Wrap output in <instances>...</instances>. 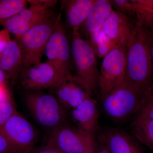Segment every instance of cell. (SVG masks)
Wrapping results in <instances>:
<instances>
[{
  "label": "cell",
  "mask_w": 153,
  "mask_h": 153,
  "mask_svg": "<svg viewBox=\"0 0 153 153\" xmlns=\"http://www.w3.org/2000/svg\"><path fill=\"white\" fill-rule=\"evenodd\" d=\"M153 28L137 17L126 46V78L143 93L153 89V65L151 49Z\"/></svg>",
  "instance_id": "cell-1"
},
{
  "label": "cell",
  "mask_w": 153,
  "mask_h": 153,
  "mask_svg": "<svg viewBox=\"0 0 153 153\" xmlns=\"http://www.w3.org/2000/svg\"><path fill=\"white\" fill-rule=\"evenodd\" d=\"M71 50L76 68L73 80L92 97L99 88L100 76L95 52L79 32H72Z\"/></svg>",
  "instance_id": "cell-2"
},
{
  "label": "cell",
  "mask_w": 153,
  "mask_h": 153,
  "mask_svg": "<svg viewBox=\"0 0 153 153\" xmlns=\"http://www.w3.org/2000/svg\"><path fill=\"white\" fill-rule=\"evenodd\" d=\"M146 94L140 91L125 77L102 99L103 110L115 120H125L137 114Z\"/></svg>",
  "instance_id": "cell-3"
},
{
  "label": "cell",
  "mask_w": 153,
  "mask_h": 153,
  "mask_svg": "<svg viewBox=\"0 0 153 153\" xmlns=\"http://www.w3.org/2000/svg\"><path fill=\"white\" fill-rule=\"evenodd\" d=\"M25 102L33 118L48 133L67 124L65 109L52 94L34 91L26 94Z\"/></svg>",
  "instance_id": "cell-4"
},
{
  "label": "cell",
  "mask_w": 153,
  "mask_h": 153,
  "mask_svg": "<svg viewBox=\"0 0 153 153\" xmlns=\"http://www.w3.org/2000/svg\"><path fill=\"white\" fill-rule=\"evenodd\" d=\"M60 21V14L16 37L23 54L22 70L41 62L49 39Z\"/></svg>",
  "instance_id": "cell-5"
},
{
  "label": "cell",
  "mask_w": 153,
  "mask_h": 153,
  "mask_svg": "<svg viewBox=\"0 0 153 153\" xmlns=\"http://www.w3.org/2000/svg\"><path fill=\"white\" fill-rule=\"evenodd\" d=\"M70 46L66 29L60 21L50 37L45 51L48 60L55 68L60 85L67 80H73Z\"/></svg>",
  "instance_id": "cell-6"
},
{
  "label": "cell",
  "mask_w": 153,
  "mask_h": 153,
  "mask_svg": "<svg viewBox=\"0 0 153 153\" xmlns=\"http://www.w3.org/2000/svg\"><path fill=\"white\" fill-rule=\"evenodd\" d=\"M47 144L65 153H93L95 137L68 124L48 133Z\"/></svg>",
  "instance_id": "cell-7"
},
{
  "label": "cell",
  "mask_w": 153,
  "mask_h": 153,
  "mask_svg": "<svg viewBox=\"0 0 153 153\" xmlns=\"http://www.w3.org/2000/svg\"><path fill=\"white\" fill-rule=\"evenodd\" d=\"M57 1H27L30 6L15 15L4 26L9 33L16 37L21 36L36 25L46 22L54 16L50 8L54 7Z\"/></svg>",
  "instance_id": "cell-8"
},
{
  "label": "cell",
  "mask_w": 153,
  "mask_h": 153,
  "mask_svg": "<svg viewBox=\"0 0 153 153\" xmlns=\"http://www.w3.org/2000/svg\"><path fill=\"white\" fill-rule=\"evenodd\" d=\"M126 68V46H118L103 58L99 79L102 99L123 80Z\"/></svg>",
  "instance_id": "cell-9"
},
{
  "label": "cell",
  "mask_w": 153,
  "mask_h": 153,
  "mask_svg": "<svg viewBox=\"0 0 153 153\" xmlns=\"http://www.w3.org/2000/svg\"><path fill=\"white\" fill-rule=\"evenodd\" d=\"M0 131L20 153L30 152L37 141V132L34 127L17 111L0 127Z\"/></svg>",
  "instance_id": "cell-10"
},
{
  "label": "cell",
  "mask_w": 153,
  "mask_h": 153,
  "mask_svg": "<svg viewBox=\"0 0 153 153\" xmlns=\"http://www.w3.org/2000/svg\"><path fill=\"white\" fill-rule=\"evenodd\" d=\"M21 81L25 89L33 91L57 88L60 85L55 68L49 60L23 69Z\"/></svg>",
  "instance_id": "cell-11"
},
{
  "label": "cell",
  "mask_w": 153,
  "mask_h": 153,
  "mask_svg": "<svg viewBox=\"0 0 153 153\" xmlns=\"http://www.w3.org/2000/svg\"><path fill=\"white\" fill-rule=\"evenodd\" d=\"M134 25L127 15L113 10L105 22L102 30L105 36L117 46H126Z\"/></svg>",
  "instance_id": "cell-12"
},
{
  "label": "cell",
  "mask_w": 153,
  "mask_h": 153,
  "mask_svg": "<svg viewBox=\"0 0 153 153\" xmlns=\"http://www.w3.org/2000/svg\"><path fill=\"white\" fill-rule=\"evenodd\" d=\"M72 120L78 128L95 135L100 131L97 103L92 97H87L71 111Z\"/></svg>",
  "instance_id": "cell-13"
},
{
  "label": "cell",
  "mask_w": 153,
  "mask_h": 153,
  "mask_svg": "<svg viewBox=\"0 0 153 153\" xmlns=\"http://www.w3.org/2000/svg\"><path fill=\"white\" fill-rule=\"evenodd\" d=\"M99 132V140L108 153H134L137 144L125 132L109 127Z\"/></svg>",
  "instance_id": "cell-14"
},
{
  "label": "cell",
  "mask_w": 153,
  "mask_h": 153,
  "mask_svg": "<svg viewBox=\"0 0 153 153\" xmlns=\"http://www.w3.org/2000/svg\"><path fill=\"white\" fill-rule=\"evenodd\" d=\"M0 68L13 81L23 69L22 49L16 39L10 41L0 55Z\"/></svg>",
  "instance_id": "cell-15"
},
{
  "label": "cell",
  "mask_w": 153,
  "mask_h": 153,
  "mask_svg": "<svg viewBox=\"0 0 153 153\" xmlns=\"http://www.w3.org/2000/svg\"><path fill=\"white\" fill-rule=\"evenodd\" d=\"M65 16L66 24L72 32H78L92 10L95 0L66 1Z\"/></svg>",
  "instance_id": "cell-16"
},
{
  "label": "cell",
  "mask_w": 153,
  "mask_h": 153,
  "mask_svg": "<svg viewBox=\"0 0 153 153\" xmlns=\"http://www.w3.org/2000/svg\"><path fill=\"white\" fill-rule=\"evenodd\" d=\"M113 10L111 1L95 0L92 10L80 28L88 36L102 29L106 19Z\"/></svg>",
  "instance_id": "cell-17"
},
{
  "label": "cell",
  "mask_w": 153,
  "mask_h": 153,
  "mask_svg": "<svg viewBox=\"0 0 153 153\" xmlns=\"http://www.w3.org/2000/svg\"><path fill=\"white\" fill-rule=\"evenodd\" d=\"M56 94L57 100L65 109H74L90 96L73 80L63 82L57 88Z\"/></svg>",
  "instance_id": "cell-18"
},
{
  "label": "cell",
  "mask_w": 153,
  "mask_h": 153,
  "mask_svg": "<svg viewBox=\"0 0 153 153\" xmlns=\"http://www.w3.org/2000/svg\"><path fill=\"white\" fill-rule=\"evenodd\" d=\"M130 127L134 136L153 152V120L135 116Z\"/></svg>",
  "instance_id": "cell-19"
},
{
  "label": "cell",
  "mask_w": 153,
  "mask_h": 153,
  "mask_svg": "<svg viewBox=\"0 0 153 153\" xmlns=\"http://www.w3.org/2000/svg\"><path fill=\"white\" fill-rule=\"evenodd\" d=\"M90 42L96 55L100 57L106 56L118 46L105 35L102 29L90 35Z\"/></svg>",
  "instance_id": "cell-20"
},
{
  "label": "cell",
  "mask_w": 153,
  "mask_h": 153,
  "mask_svg": "<svg viewBox=\"0 0 153 153\" xmlns=\"http://www.w3.org/2000/svg\"><path fill=\"white\" fill-rule=\"evenodd\" d=\"M26 0H1L0 1V25L4 26L11 17L27 8Z\"/></svg>",
  "instance_id": "cell-21"
},
{
  "label": "cell",
  "mask_w": 153,
  "mask_h": 153,
  "mask_svg": "<svg viewBox=\"0 0 153 153\" xmlns=\"http://www.w3.org/2000/svg\"><path fill=\"white\" fill-rule=\"evenodd\" d=\"M15 105L10 97L0 103V127L7 121L16 112Z\"/></svg>",
  "instance_id": "cell-22"
},
{
  "label": "cell",
  "mask_w": 153,
  "mask_h": 153,
  "mask_svg": "<svg viewBox=\"0 0 153 153\" xmlns=\"http://www.w3.org/2000/svg\"><path fill=\"white\" fill-rule=\"evenodd\" d=\"M135 116L153 120V89L146 95L140 109Z\"/></svg>",
  "instance_id": "cell-23"
},
{
  "label": "cell",
  "mask_w": 153,
  "mask_h": 153,
  "mask_svg": "<svg viewBox=\"0 0 153 153\" xmlns=\"http://www.w3.org/2000/svg\"><path fill=\"white\" fill-rule=\"evenodd\" d=\"M114 5L117 9L118 12L125 14H135L136 4L134 1L115 0L112 1Z\"/></svg>",
  "instance_id": "cell-24"
},
{
  "label": "cell",
  "mask_w": 153,
  "mask_h": 153,
  "mask_svg": "<svg viewBox=\"0 0 153 153\" xmlns=\"http://www.w3.org/2000/svg\"><path fill=\"white\" fill-rule=\"evenodd\" d=\"M0 153H20L0 131Z\"/></svg>",
  "instance_id": "cell-25"
},
{
  "label": "cell",
  "mask_w": 153,
  "mask_h": 153,
  "mask_svg": "<svg viewBox=\"0 0 153 153\" xmlns=\"http://www.w3.org/2000/svg\"><path fill=\"white\" fill-rule=\"evenodd\" d=\"M27 153H65L51 145L46 144L39 147L33 148Z\"/></svg>",
  "instance_id": "cell-26"
},
{
  "label": "cell",
  "mask_w": 153,
  "mask_h": 153,
  "mask_svg": "<svg viewBox=\"0 0 153 153\" xmlns=\"http://www.w3.org/2000/svg\"><path fill=\"white\" fill-rule=\"evenodd\" d=\"M10 33L5 29L0 31V55L10 41Z\"/></svg>",
  "instance_id": "cell-27"
},
{
  "label": "cell",
  "mask_w": 153,
  "mask_h": 153,
  "mask_svg": "<svg viewBox=\"0 0 153 153\" xmlns=\"http://www.w3.org/2000/svg\"><path fill=\"white\" fill-rule=\"evenodd\" d=\"M137 3L138 7L148 17L151 21L153 22V9L141 5Z\"/></svg>",
  "instance_id": "cell-28"
},
{
  "label": "cell",
  "mask_w": 153,
  "mask_h": 153,
  "mask_svg": "<svg viewBox=\"0 0 153 153\" xmlns=\"http://www.w3.org/2000/svg\"><path fill=\"white\" fill-rule=\"evenodd\" d=\"M7 77L6 73L0 68V88H7L6 82Z\"/></svg>",
  "instance_id": "cell-29"
},
{
  "label": "cell",
  "mask_w": 153,
  "mask_h": 153,
  "mask_svg": "<svg viewBox=\"0 0 153 153\" xmlns=\"http://www.w3.org/2000/svg\"><path fill=\"white\" fill-rule=\"evenodd\" d=\"M10 97L7 88H0V103Z\"/></svg>",
  "instance_id": "cell-30"
},
{
  "label": "cell",
  "mask_w": 153,
  "mask_h": 153,
  "mask_svg": "<svg viewBox=\"0 0 153 153\" xmlns=\"http://www.w3.org/2000/svg\"><path fill=\"white\" fill-rule=\"evenodd\" d=\"M133 153H143L142 151L140 149L139 147L136 145L135 148L134 150Z\"/></svg>",
  "instance_id": "cell-31"
},
{
  "label": "cell",
  "mask_w": 153,
  "mask_h": 153,
  "mask_svg": "<svg viewBox=\"0 0 153 153\" xmlns=\"http://www.w3.org/2000/svg\"><path fill=\"white\" fill-rule=\"evenodd\" d=\"M98 153H109L108 152L107 150L104 147L102 146L101 149L100 150L99 152H98Z\"/></svg>",
  "instance_id": "cell-32"
},
{
  "label": "cell",
  "mask_w": 153,
  "mask_h": 153,
  "mask_svg": "<svg viewBox=\"0 0 153 153\" xmlns=\"http://www.w3.org/2000/svg\"><path fill=\"white\" fill-rule=\"evenodd\" d=\"M151 54H152V63L153 65V41L152 44V49H151Z\"/></svg>",
  "instance_id": "cell-33"
}]
</instances>
